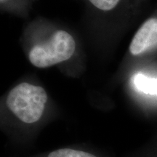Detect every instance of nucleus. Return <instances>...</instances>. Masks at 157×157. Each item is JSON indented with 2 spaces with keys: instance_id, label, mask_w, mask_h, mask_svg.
Returning <instances> with one entry per match:
<instances>
[{
  "instance_id": "f257e3e1",
  "label": "nucleus",
  "mask_w": 157,
  "mask_h": 157,
  "mask_svg": "<svg viewBox=\"0 0 157 157\" xmlns=\"http://www.w3.org/2000/svg\"><path fill=\"white\" fill-rule=\"evenodd\" d=\"M48 99L44 88L23 82L10 90L7 98V105L21 121L32 124L42 117Z\"/></svg>"
},
{
  "instance_id": "39448f33",
  "label": "nucleus",
  "mask_w": 157,
  "mask_h": 157,
  "mask_svg": "<svg viewBox=\"0 0 157 157\" xmlns=\"http://www.w3.org/2000/svg\"><path fill=\"white\" fill-rule=\"evenodd\" d=\"M123 0H87L94 8L102 12H110L120 5Z\"/></svg>"
},
{
  "instance_id": "f03ea898",
  "label": "nucleus",
  "mask_w": 157,
  "mask_h": 157,
  "mask_svg": "<svg viewBox=\"0 0 157 157\" xmlns=\"http://www.w3.org/2000/svg\"><path fill=\"white\" fill-rule=\"evenodd\" d=\"M75 50L74 37L67 31L58 30L46 42L31 48L29 55V61L36 68H48L69 60Z\"/></svg>"
},
{
  "instance_id": "423d86ee",
  "label": "nucleus",
  "mask_w": 157,
  "mask_h": 157,
  "mask_svg": "<svg viewBox=\"0 0 157 157\" xmlns=\"http://www.w3.org/2000/svg\"><path fill=\"white\" fill-rule=\"evenodd\" d=\"M48 157H97L90 153L70 148H63L54 151L49 154Z\"/></svg>"
},
{
  "instance_id": "0eeeda50",
  "label": "nucleus",
  "mask_w": 157,
  "mask_h": 157,
  "mask_svg": "<svg viewBox=\"0 0 157 157\" xmlns=\"http://www.w3.org/2000/svg\"><path fill=\"white\" fill-rule=\"evenodd\" d=\"M13 1H15V0H0V2H1L2 5H5V4H7Z\"/></svg>"
},
{
  "instance_id": "20e7f679",
  "label": "nucleus",
  "mask_w": 157,
  "mask_h": 157,
  "mask_svg": "<svg viewBox=\"0 0 157 157\" xmlns=\"http://www.w3.org/2000/svg\"><path fill=\"white\" fill-rule=\"evenodd\" d=\"M132 82L139 92L151 95H157V78L137 73L133 76Z\"/></svg>"
},
{
  "instance_id": "7ed1b4c3",
  "label": "nucleus",
  "mask_w": 157,
  "mask_h": 157,
  "mask_svg": "<svg viewBox=\"0 0 157 157\" xmlns=\"http://www.w3.org/2000/svg\"><path fill=\"white\" fill-rule=\"evenodd\" d=\"M157 48V17H149L140 25L131 41L129 52L137 57Z\"/></svg>"
}]
</instances>
